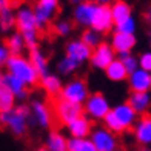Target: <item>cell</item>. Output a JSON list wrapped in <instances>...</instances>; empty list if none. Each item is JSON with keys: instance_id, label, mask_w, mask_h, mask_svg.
I'll return each instance as SVG.
<instances>
[{"instance_id": "cell-26", "label": "cell", "mask_w": 151, "mask_h": 151, "mask_svg": "<svg viewBox=\"0 0 151 151\" xmlns=\"http://www.w3.org/2000/svg\"><path fill=\"white\" fill-rule=\"evenodd\" d=\"M16 99L17 97L9 90H6L5 86H0V111L2 113H8L11 109H14Z\"/></svg>"}, {"instance_id": "cell-19", "label": "cell", "mask_w": 151, "mask_h": 151, "mask_svg": "<svg viewBox=\"0 0 151 151\" xmlns=\"http://www.w3.org/2000/svg\"><path fill=\"white\" fill-rule=\"evenodd\" d=\"M134 139L143 147L151 145V116H143L134 125Z\"/></svg>"}, {"instance_id": "cell-21", "label": "cell", "mask_w": 151, "mask_h": 151, "mask_svg": "<svg viewBox=\"0 0 151 151\" xmlns=\"http://www.w3.org/2000/svg\"><path fill=\"white\" fill-rule=\"evenodd\" d=\"M105 74H106V77L113 82H122V80L128 79V76H129L128 70L125 68V65H123V62L120 59H116L105 70Z\"/></svg>"}, {"instance_id": "cell-2", "label": "cell", "mask_w": 151, "mask_h": 151, "mask_svg": "<svg viewBox=\"0 0 151 151\" xmlns=\"http://www.w3.org/2000/svg\"><path fill=\"white\" fill-rule=\"evenodd\" d=\"M16 26L19 28V32L23 36L25 43L29 50L37 48V39H39V22L34 14V9L22 6L16 12Z\"/></svg>"}, {"instance_id": "cell-39", "label": "cell", "mask_w": 151, "mask_h": 151, "mask_svg": "<svg viewBox=\"0 0 151 151\" xmlns=\"http://www.w3.org/2000/svg\"><path fill=\"white\" fill-rule=\"evenodd\" d=\"M143 17H145V20L148 23H151V6L150 8H147V11H145V14H143Z\"/></svg>"}, {"instance_id": "cell-45", "label": "cell", "mask_w": 151, "mask_h": 151, "mask_svg": "<svg viewBox=\"0 0 151 151\" xmlns=\"http://www.w3.org/2000/svg\"><path fill=\"white\" fill-rule=\"evenodd\" d=\"M83 2H85V0H83Z\"/></svg>"}, {"instance_id": "cell-32", "label": "cell", "mask_w": 151, "mask_h": 151, "mask_svg": "<svg viewBox=\"0 0 151 151\" xmlns=\"http://www.w3.org/2000/svg\"><path fill=\"white\" fill-rule=\"evenodd\" d=\"M119 59L123 62V65H125V68L128 70L129 74L134 73L136 70H139V68H140V66H139V59L134 57L131 52H128V54H120Z\"/></svg>"}, {"instance_id": "cell-6", "label": "cell", "mask_w": 151, "mask_h": 151, "mask_svg": "<svg viewBox=\"0 0 151 151\" xmlns=\"http://www.w3.org/2000/svg\"><path fill=\"white\" fill-rule=\"evenodd\" d=\"M62 99L65 100H70L73 104H85L90 97V93H88V86L83 80L80 79H74L71 82H68V83L63 86V90L60 93Z\"/></svg>"}, {"instance_id": "cell-7", "label": "cell", "mask_w": 151, "mask_h": 151, "mask_svg": "<svg viewBox=\"0 0 151 151\" xmlns=\"http://www.w3.org/2000/svg\"><path fill=\"white\" fill-rule=\"evenodd\" d=\"M91 142L97 151H116L117 147V137L113 131H109L106 127H97L93 129L90 136Z\"/></svg>"}, {"instance_id": "cell-18", "label": "cell", "mask_w": 151, "mask_h": 151, "mask_svg": "<svg viewBox=\"0 0 151 151\" xmlns=\"http://www.w3.org/2000/svg\"><path fill=\"white\" fill-rule=\"evenodd\" d=\"M113 50L120 56V54H128L136 46V37L134 34H125V32H114L111 39Z\"/></svg>"}, {"instance_id": "cell-4", "label": "cell", "mask_w": 151, "mask_h": 151, "mask_svg": "<svg viewBox=\"0 0 151 151\" xmlns=\"http://www.w3.org/2000/svg\"><path fill=\"white\" fill-rule=\"evenodd\" d=\"M29 119H31V109L25 105H20L8 113H2V123L17 137L26 133Z\"/></svg>"}, {"instance_id": "cell-35", "label": "cell", "mask_w": 151, "mask_h": 151, "mask_svg": "<svg viewBox=\"0 0 151 151\" xmlns=\"http://www.w3.org/2000/svg\"><path fill=\"white\" fill-rule=\"evenodd\" d=\"M139 66L142 68V70L151 73V51H147V52L140 54V57H139Z\"/></svg>"}, {"instance_id": "cell-42", "label": "cell", "mask_w": 151, "mask_h": 151, "mask_svg": "<svg viewBox=\"0 0 151 151\" xmlns=\"http://www.w3.org/2000/svg\"><path fill=\"white\" fill-rule=\"evenodd\" d=\"M137 151H151L150 148H142V150H137Z\"/></svg>"}, {"instance_id": "cell-16", "label": "cell", "mask_w": 151, "mask_h": 151, "mask_svg": "<svg viewBox=\"0 0 151 151\" xmlns=\"http://www.w3.org/2000/svg\"><path fill=\"white\" fill-rule=\"evenodd\" d=\"M31 120L36 122L40 128H50L52 122L51 111L42 102H32L31 105Z\"/></svg>"}, {"instance_id": "cell-20", "label": "cell", "mask_w": 151, "mask_h": 151, "mask_svg": "<svg viewBox=\"0 0 151 151\" xmlns=\"http://www.w3.org/2000/svg\"><path fill=\"white\" fill-rule=\"evenodd\" d=\"M128 104L134 108L137 114L145 113L151 105V96L150 93H131L128 97Z\"/></svg>"}, {"instance_id": "cell-15", "label": "cell", "mask_w": 151, "mask_h": 151, "mask_svg": "<svg viewBox=\"0 0 151 151\" xmlns=\"http://www.w3.org/2000/svg\"><path fill=\"white\" fill-rule=\"evenodd\" d=\"M96 8H97V3H93V2H82V3H79L77 6H76V9H74L76 23H79L82 26H91Z\"/></svg>"}, {"instance_id": "cell-41", "label": "cell", "mask_w": 151, "mask_h": 151, "mask_svg": "<svg viewBox=\"0 0 151 151\" xmlns=\"http://www.w3.org/2000/svg\"><path fill=\"white\" fill-rule=\"evenodd\" d=\"M70 2H73V3H76V5H79V3L83 2V0H70Z\"/></svg>"}, {"instance_id": "cell-5", "label": "cell", "mask_w": 151, "mask_h": 151, "mask_svg": "<svg viewBox=\"0 0 151 151\" xmlns=\"http://www.w3.org/2000/svg\"><path fill=\"white\" fill-rule=\"evenodd\" d=\"M109 111H111L109 102L105 96L100 94V93L91 94L90 97H88V100L85 102V113L90 116L91 119L104 120Z\"/></svg>"}, {"instance_id": "cell-44", "label": "cell", "mask_w": 151, "mask_h": 151, "mask_svg": "<svg viewBox=\"0 0 151 151\" xmlns=\"http://www.w3.org/2000/svg\"><path fill=\"white\" fill-rule=\"evenodd\" d=\"M150 43H151V36H150Z\"/></svg>"}, {"instance_id": "cell-1", "label": "cell", "mask_w": 151, "mask_h": 151, "mask_svg": "<svg viewBox=\"0 0 151 151\" xmlns=\"http://www.w3.org/2000/svg\"><path fill=\"white\" fill-rule=\"evenodd\" d=\"M136 123H137V113L128 102L127 104H119L114 108H111V111L104 119V127H106L114 134L127 131L128 128L134 127Z\"/></svg>"}, {"instance_id": "cell-11", "label": "cell", "mask_w": 151, "mask_h": 151, "mask_svg": "<svg viewBox=\"0 0 151 151\" xmlns=\"http://www.w3.org/2000/svg\"><path fill=\"white\" fill-rule=\"evenodd\" d=\"M59 9V0H37L34 6V14L37 17L39 26H45L54 19Z\"/></svg>"}, {"instance_id": "cell-29", "label": "cell", "mask_w": 151, "mask_h": 151, "mask_svg": "<svg viewBox=\"0 0 151 151\" xmlns=\"http://www.w3.org/2000/svg\"><path fill=\"white\" fill-rule=\"evenodd\" d=\"M79 66H80V63H77V62L73 60L71 57L65 56L63 59L59 60V63H57V71H59L60 74H63V76H68V74L74 73Z\"/></svg>"}, {"instance_id": "cell-43", "label": "cell", "mask_w": 151, "mask_h": 151, "mask_svg": "<svg viewBox=\"0 0 151 151\" xmlns=\"http://www.w3.org/2000/svg\"><path fill=\"white\" fill-rule=\"evenodd\" d=\"M116 151H125V150H123V148H117V150H116Z\"/></svg>"}, {"instance_id": "cell-8", "label": "cell", "mask_w": 151, "mask_h": 151, "mask_svg": "<svg viewBox=\"0 0 151 151\" xmlns=\"http://www.w3.org/2000/svg\"><path fill=\"white\" fill-rule=\"evenodd\" d=\"M82 111H83V108L82 105L79 104H73L70 100H65V99H59L56 102V105H54V114H56V117L62 122L68 125V123H71L73 120H76L77 117H80Z\"/></svg>"}, {"instance_id": "cell-38", "label": "cell", "mask_w": 151, "mask_h": 151, "mask_svg": "<svg viewBox=\"0 0 151 151\" xmlns=\"http://www.w3.org/2000/svg\"><path fill=\"white\" fill-rule=\"evenodd\" d=\"M94 2L97 3V5H108V6H111L116 0H94Z\"/></svg>"}, {"instance_id": "cell-30", "label": "cell", "mask_w": 151, "mask_h": 151, "mask_svg": "<svg viewBox=\"0 0 151 151\" xmlns=\"http://www.w3.org/2000/svg\"><path fill=\"white\" fill-rule=\"evenodd\" d=\"M0 25H2V31H8L16 25V14L11 11V8L2 9V14H0Z\"/></svg>"}, {"instance_id": "cell-31", "label": "cell", "mask_w": 151, "mask_h": 151, "mask_svg": "<svg viewBox=\"0 0 151 151\" xmlns=\"http://www.w3.org/2000/svg\"><path fill=\"white\" fill-rule=\"evenodd\" d=\"M82 42H83L85 45H88L90 48H97L102 42H100V34L97 31H94V29H86L83 34H82Z\"/></svg>"}, {"instance_id": "cell-34", "label": "cell", "mask_w": 151, "mask_h": 151, "mask_svg": "<svg viewBox=\"0 0 151 151\" xmlns=\"http://www.w3.org/2000/svg\"><path fill=\"white\" fill-rule=\"evenodd\" d=\"M54 31L59 36H68L71 32V23L68 20H59V22L54 23Z\"/></svg>"}, {"instance_id": "cell-36", "label": "cell", "mask_w": 151, "mask_h": 151, "mask_svg": "<svg viewBox=\"0 0 151 151\" xmlns=\"http://www.w3.org/2000/svg\"><path fill=\"white\" fill-rule=\"evenodd\" d=\"M11 56H12V54H11V51H9L8 46H6V45L0 46V63L6 65V62L11 59Z\"/></svg>"}, {"instance_id": "cell-14", "label": "cell", "mask_w": 151, "mask_h": 151, "mask_svg": "<svg viewBox=\"0 0 151 151\" xmlns=\"http://www.w3.org/2000/svg\"><path fill=\"white\" fill-rule=\"evenodd\" d=\"M66 56L82 65L83 62L91 60L93 51H91V48L88 45H85L82 40H71V42L66 45Z\"/></svg>"}, {"instance_id": "cell-27", "label": "cell", "mask_w": 151, "mask_h": 151, "mask_svg": "<svg viewBox=\"0 0 151 151\" xmlns=\"http://www.w3.org/2000/svg\"><path fill=\"white\" fill-rule=\"evenodd\" d=\"M68 151H97L90 137L86 139H68Z\"/></svg>"}, {"instance_id": "cell-17", "label": "cell", "mask_w": 151, "mask_h": 151, "mask_svg": "<svg viewBox=\"0 0 151 151\" xmlns=\"http://www.w3.org/2000/svg\"><path fill=\"white\" fill-rule=\"evenodd\" d=\"M66 128H68L70 136L76 137V139H86V137H90L91 133H93L91 122L88 117H85V116H80V117L73 120L71 123H68Z\"/></svg>"}, {"instance_id": "cell-28", "label": "cell", "mask_w": 151, "mask_h": 151, "mask_svg": "<svg viewBox=\"0 0 151 151\" xmlns=\"http://www.w3.org/2000/svg\"><path fill=\"white\" fill-rule=\"evenodd\" d=\"M6 46L9 48V51L12 56H20V52L23 51V48L26 46L25 43V39L23 36L20 32H14V34H11L9 39H8V42H6Z\"/></svg>"}, {"instance_id": "cell-10", "label": "cell", "mask_w": 151, "mask_h": 151, "mask_svg": "<svg viewBox=\"0 0 151 151\" xmlns=\"http://www.w3.org/2000/svg\"><path fill=\"white\" fill-rule=\"evenodd\" d=\"M116 60V51L111 45L100 43L97 48L93 50L91 56V65L97 70H106V68Z\"/></svg>"}, {"instance_id": "cell-24", "label": "cell", "mask_w": 151, "mask_h": 151, "mask_svg": "<svg viewBox=\"0 0 151 151\" xmlns=\"http://www.w3.org/2000/svg\"><path fill=\"white\" fill-rule=\"evenodd\" d=\"M50 151H68V139L57 131H51L46 137V145Z\"/></svg>"}, {"instance_id": "cell-40", "label": "cell", "mask_w": 151, "mask_h": 151, "mask_svg": "<svg viewBox=\"0 0 151 151\" xmlns=\"http://www.w3.org/2000/svg\"><path fill=\"white\" fill-rule=\"evenodd\" d=\"M34 151H50L46 147H40V148H37V150H34Z\"/></svg>"}, {"instance_id": "cell-13", "label": "cell", "mask_w": 151, "mask_h": 151, "mask_svg": "<svg viewBox=\"0 0 151 151\" xmlns=\"http://www.w3.org/2000/svg\"><path fill=\"white\" fill-rule=\"evenodd\" d=\"M0 86H5L6 90H9L20 100L28 97V90H26L28 85H26L25 82H22L19 77H16L14 74H11V73L2 74V77H0Z\"/></svg>"}, {"instance_id": "cell-22", "label": "cell", "mask_w": 151, "mask_h": 151, "mask_svg": "<svg viewBox=\"0 0 151 151\" xmlns=\"http://www.w3.org/2000/svg\"><path fill=\"white\" fill-rule=\"evenodd\" d=\"M111 12H113V19H114V23H122L128 20L131 16V6H129L127 2L123 0H116V2L111 5Z\"/></svg>"}, {"instance_id": "cell-3", "label": "cell", "mask_w": 151, "mask_h": 151, "mask_svg": "<svg viewBox=\"0 0 151 151\" xmlns=\"http://www.w3.org/2000/svg\"><path fill=\"white\" fill-rule=\"evenodd\" d=\"M6 70H8V73L19 77L22 82H25L28 86L36 85L40 79V74L31 63V60L22 56H11V59L6 62Z\"/></svg>"}, {"instance_id": "cell-37", "label": "cell", "mask_w": 151, "mask_h": 151, "mask_svg": "<svg viewBox=\"0 0 151 151\" xmlns=\"http://www.w3.org/2000/svg\"><path fill=\"white\" fill-rule=\"evenodd\" d=\"M12 5V0H0V8L6 9V8H11Z\"/></svg>"}, {"instance_id": "cell-12", "label": "cell", "mask_w": 151, "mask_h": 151, "mask_svg": "<svg viewBox=\"0 0 151 151\" xmlns=\"http://www.w3.org/2000/svg\"><path fill=\"white\" fill-rule=\"evenodd\" d=\"M128 85L133 93H150L151 90V73L142 70H136L128 76Z\"/></svg>"}, {"instance_id": "cell-23", "label": "cell", "mask_w": 151, "mask_h": 151, "mask_svg": "<svg viewBox=\"0 0 151 151\" xmlns=\"http://www.w3.org/2000/svg\"><path fill=\"white\" fill-rule=\"evenodd\" d=\"M42 79V88L50 94V96H57L62 93V90H63V85H62V82H60V77L56 74H51V73H48L46 76H43V77H40Z\"/></svg>"}, {"instance_id": "cell-25", "label": "cell", "mask_w": 151, "mask_h": 151, "mask_svg": "<svg viewBox=\"0 0 151 151\" xmlns=\"http://www.w3.org/2000/svg\"><path fill=\"white\" fill-rule=\"evenodd\" d=\"M29 60H31V63L34 65V68L37 70V73L40 74V77H43V76L48 74V60H46V57L43 56V52L40 51L39 48L31 50Z\"/></svg>"}, {"instance_id": "cell-9", "label": "cell", "mask_w": 151, "mask_h": 151, "mask_svg": "<svg viewBox=\"0 0 151 151\" xmlns=\"http://www.w3.org/2000/svg\"><path fill=\"white\" fill-rule=\"evenodd\" d=\"M114 19H113V12H111V6L108 5H97L93 17V23H91V29L97 31L99 34L108 32L109 29L113 28Z\"/></svg>"}, {"instance_id": "cell-33", "label": "cell", "mask_w": 151, "mask_h": 151, "mask_svg": "<svg viewBox=\"0 0 151 151\" xmlns=\"http://www.w3.org/2000/svg\"><path fill=\"white\" fill-rule=\"evenodd\" d=\"M116 31L117 32H125V34H134L136 31V20L134 17H129L128 20L122 23H117L116 25Z\"/></svg>"}]
</instances>
